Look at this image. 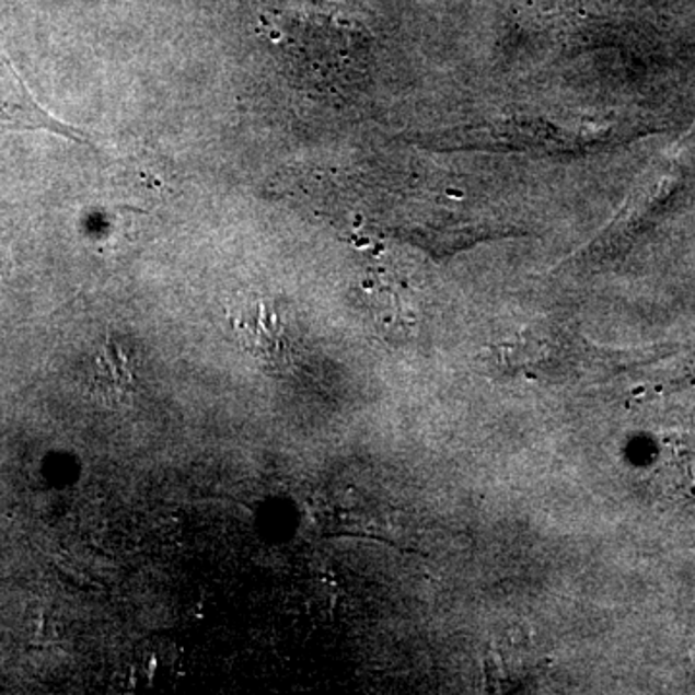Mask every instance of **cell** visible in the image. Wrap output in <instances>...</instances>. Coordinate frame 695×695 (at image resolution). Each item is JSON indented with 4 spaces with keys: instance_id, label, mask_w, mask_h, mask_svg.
Segmentation results:
<instances>
[{
    "instance_id": "cell-3",
    "label": "cell",
    "mask_w": 695,
    "mask_h": 695,
    "mask_svg": "<svg viewBox=\"0 0 695 695\" xmlns=\"http://www.w3.org/2000/svg\"><path fill=\"white\" fill-rule=\"evenodd\" d=\"M97 383L103 393L111 398L115 396L118 401L123 398L124 394L136 389V375L128 366L126 356L116 346H108L99 356Z\"/></svg>"
},
{
    "instance_id": "cell-2",
    "label": "cell",
    "mask_w": 695,
    "mask_h": 695,
    "mask_svg": "<svg viewBox=\"0 0 695 695\" xmlns=\"http://www.w3.org/2000/svg\"><path fill=\"white\" fill-rule=\"evenodd\" d=\"M0 128L10 130H47L76 141H90V138L68 124L50 116L32 97L22 78L0 55Z\"/></svg>"
},
{
    "instance_id": "cell-1",
    "label": "cell",
    "mask_w": 695,
    "mask_h": 695,
    "mask_svg": "<svg viewBox=\"0 0 695 695\" xmlns=\"http://www.w3.org/2000/svg\"><path fill=\"white\" fill-rule=\"evenodd\" d=\"M232 327L242 348L265 368L287 366L288 344L278 311L262 298L240 305L232 315Z\"/></svg>"
}]
</instances>
